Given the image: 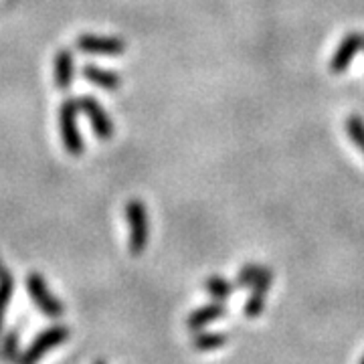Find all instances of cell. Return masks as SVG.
<instances>
[{
	"label": "cell",
	"mask_w": 364,
	"mask_h": 364,
	"mask_svg": "<svg viewBox=\"0 0 364 364\" xmlns=\"http://www.w3.org/2000/svg\"><path fill=\"white\" fill-rule=\"evenodd\" d=\"M79 109L85 114V117L90 119L91 130L93 134L100 138V140H109L114 138V132H116V126L112 122V117L107 116L105 107L93 95H83L79 100Z\"/></svg>",
	"instance_id": "5b68a950"
},
{
	"label": "cell",
	"mask_w": 364,
	"mask_h": 364,
	"mask_svg": "<svg viewBox=\"0 0 364 364\" xmlns=\"http://www.w3.org/2000/svg\"><path fill=\"white\" fill-rule=\"evenodd\" d=\"M0 358L6 364H18L21 360V334L11 330L0 340Z\"/></svg>",
	"instance_id": "7c38bea8"
},
{
	"label": "cell",
	"mask_w": 364,
	"mask_h": 364,
	"mask_svg": "<svg viewBox=\"0 0 364 364\" xmlns=\"http://www.w3.org/2000/svg\"><path fill=\"white\" fill-rule=\"evenodd\" d=\"M273 282V273L269 267H263V272L257 277V282L251 286V296L245 301L243 306V314L245 318H259L263 314V308H265V296H267V289L272 286Z\"/></svg>",
	"instance_id": "ba28073f"
},
{
	"label": "cell",
	"mask_w": 364,
	"mask_h": 364,
	"mask_svg": "<svg viewBox=\"0 0 364 364\" xmlns=\"http://www.w3.org/2000/svg\"><path fill=\"white\" fill-rule=\"evenodd\" d=\"M75 63H73V53L69 49H59L55 55V85L57 90L67 91L73 85L75 75Z\"/></svg>",
	"instance_id": "30bf717a"
},
{
	"label": "cell",
	"mask_w": 364,
	"mask_h": 364,
	"mask_svg": "<svg viewBox=\"0 0 364 364\" xmlns=\"http://www.w3.org/2000/svg\"><path fill=\"white\" fill-rule=\"evenodd\" d=\"M26 289H28L31 299L37 304V308L45 316H49V318H61L63 316V312H65L63 304L53 296L51 289L45 284L41 273L33 272L26 275Z\"/></svg>",
	"instance_id": "277c9868"
},
{
	"label": "cell",
	"mask_w": 364,
	"mask_h": 364,
	"mask_svg": "<svg viewBox=\"0 0 364 364\" xmlns=\"http://www.w3.org/2000/svg\"><path fill=\"white\" fill-rule=\"evenodd\" d=\"M363 49H364V47H363Z\"/></svg>",
	"instance_id": "44dd1931"
},
{
	"label": "cell",
	"mask_w": 364,
	"mask_h": 364,
	"mask_svg": "<svg viewBox=\"0 0 364 364\" xmlns=\"http://www.w3.org/2000/svg\"><path fill=\"white\" fill-rule=\"evenodd\" d=\"M77 49L87 55L117 57L126 53V43L117 37H97V35H81L77 39Z\"/></svg>",
	"instance_id": "8992f818"
},
{
	"label": "cell",
	"mask_w": 364,
	"mask_h": 364,
	"mask_svg": "<svg viewBox=\"0 0 364 364\" xmlns=\"http://www.w3.org/2000/svg\"><path fill=\"white\" fill-rule=\"evenodd\" d=\"M205 289H207L208 296H213L215 299H229L235 294V284H231L229 279L219 277V275H210L207 282H205Z\"/></svg>",
	"instance_id": "5bb4252c"
},
{
	"label": "cell",
	"mask_w": 364,
	"mask_h": 364,
	"mask_svg": "<svg viewBox=\"0 0 364 364\" xmlns=\"http://www.w3.org/2000/svg\"><path fill=\"white\" fill-rule=\"evenodd\" d=\"M4 272H6V269H4V265H2V261H0V275H2Z\"/></svg>",
	"instance_id": "ac0fdd59"
},
{
	"label": "cell",
	"mask_w": 364,
	"mask_h": 364,
	"mask_svg": "<svg viewBox=\"0 0 364 364\" xmlns=\"http://www.w3.org/2000/svg\"><path fill=\"white\" fill-rule=\"evenodd\" d=\"M364 47V37L358 31H352L348 33L344 41L338 45V49L334 51L332 59H330V71L332 73H344L348 67H350L352 59L356 57V53L360 51Z\"/></svg>",
	"instance_id": "52a82bcc"
},
{
	"label": "cell",
	"mask_w": 364,
	"mask_h": 364,
	"mask_svg": "<svg viewBox=\"0 0 364 364\" xmlns=\"http://www.w3.org/2000/svg\"><path fill=\"white\" fill-rule=\"evenodd\" d=\"M229 336L223 334V332H198L195 338H193V348L200 352L215 350V348H221L227 344Z\"/></svg>",
	"instance_id": "4fadbf2b"
},
{
	"label": "cell",
	"mask_w": 364,
	"mask_h": 364,
	"mask_svg": "<svg viewBox=\"0 0 364 364\" xmlns=\"http://www.w3.org/2000/svg\"><path fill=\"white\" fill-rule=\"evenodd\" d=\"M83 77L87 79L91 85H97V87H102V90L116 91L122 87V77L117 75L116 71H109V69H104V67L91 65V63L83 67Z\"/></svg>",
	"instance_id": "8fae6325"
},
{
	"label": "cell",
	"mask_w": 364,
	"mask_h": 364,
	"mask_svg": "<svg viewBox=\"0 0 364 364\" xmlns=\"http://www.w3.org/2000/svg\"><path fill=\"white\" fill-rule=\"evenodd\" d=\"M346 132H348V138L352 144L360 150L364 154V119L356 114L346 117Z\"/></svg>",
	"instance_id": "9a60e30c"
},
{
	"label": "cell",
	"mask_w": 364,
	"mask_h": 364,
	"mask_svg": "<svg viewBox=\"0 0 364 364\" xmlns=\"http://www.w3.org/2000/svg\"><path fill=\"white\" fill-rule=\"evenodd\" d=\"M227 314V308L223 306V301H210V304H205V306H200L198 310L188 314V318H186V328L191 330V332H195V330H200V328H205L210 322H217V320H221L223 316Z\"/></svg>",
	"instance_id": "9c48e42d"
},
{
	"label": "cell",
	"mask_w": 364,
	"mask_h": 364,
	"mask_svg": "<svg viewBox=\"0 0 364 364\" xmlns=\"http://www.w3.org/2000/svg\"><path fill=\"white\" fill-rule=\"evenodd\" d=\"M93 364H105V360H97V363H93Z\"/></svg>",
	"instance_id": "d6986e66"
},
{
	"label": "cell",
	"mask_w": 364,
	"mask_h": 364,
	"mask_svg": "<svg viewBox=\"0 0 364 364\" xmlns=\"http://www.w3.org/2000/svg\"><path fill=\"white\" fill-rule=\"evenodd\" d=\"M126 221L130 229V249L132 255H142L148 247V239H150V217H148V208L142 200L132 198L126 205Z\"/></svg>",
	"instance_id": "7a4b0ae2"
},
{
	"label": "cell",
	"mask_w": 364,
	"mask_h": 364,
	"mask_svg": "<svg viewBox=\"0 0 364 364\" xmlns=\"http://www.w3.org/2000/svg\"><path fill=\"white\" fill-rule=\"evenodd\" d=\"M67 338H69V328L63 324L51 326V328L43 330L39 336L28 344V348L21 354L18 364H37L47 352L57 348L59 344H63Z\"/></svg>",
	"instance_id": "3957f363"
},
{
	"label": "cell",
	"mask_w": 364,
	"mask_h": 364,
	"mask_svg": "<svg viewBox=\"0 0 364 364\" xmlns=\"http://www.w3.org/2000/svg\"><path fill=\"white\" fill-rule=\"evenodd\" d=\"M263 272V265H255V263H247V265H243L239 273H237V286L241 287H251L255 282H257V277Z\"/></svg>",
	"instance_id": "e0dca14e"
},
{
	"label": "cell",
	"mask_w": 364,
	"mask_h": 364,
	"mask_svg": "<svg viewBox=\"0 0 364 364\" xmlns=\"http://www.w3.org/2000/svg\"><path fill=\"white\" fill-rule=\"evenodd\" d=\"M13 277H11V273L4 272L0 275V330H2V324H4V314H6V308H9V301H11V296H13Z\"/></svg>",
	"instance_id": "2e32d148"
},
{
	"label": "cell",
	"mask_w": 364,
	"mask_h": 364,
	"mask_svg": "<svg viewBox=\"0 0 364 364\" xmlns=\"http://www.w3.org/2000/svg\"><path fill=\"white\" fill-rule=\"evenodd\" d=\"M77 114H79V100L67 97L59 107V134L63 148L71 156H81L85 152V142L83 136L77 128Z\"/></svg>",
	"instance_id": "6da1fadb"
},
{
	"label": "cell",
	"mask_w": 364,
	"mask_h": 364,
	"mask_svg": "<svg viewBox=\"0 0 364 364\" xmlns=\"http://www.w3.org/2000/svg\"><path fill=\"white\" fill-rule=\"evenodd\" d=\"M358 364H364V356H363V358H360V363H358Z\"/></svg>",
	"instance_id": "ffe728a7"
}]
</instances>
